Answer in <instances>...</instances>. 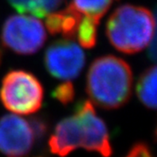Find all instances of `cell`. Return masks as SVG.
<instances>
[{
  "label": "cell",
  "instance_id": "cell-15",
  "mask_svg": "<svg viewBox=\"0 0 157 157\" xmlns=\"http://www.w3.org/2000/svg\"><path fill=\"white\" fill-rule=\"evenodd\" d=\"M149 56H150V58L152 61H155V58H156V41H155V35L152 37L151 41L150 42Z\"/></svg>",
  "mask_w": 157,
  "mask_h": 157
},
{
  "label": "cell",
  "instance_id": "cell-10",
  "mask_svg": "<svg viewBox=\"0 0 157 157\" xmlns=\"http://www.w3.org/2000/svg\"><path fill=\"white\" fill-rule=\"evenodd\" d=\"M64 0H8L20 13H30L32 16L44 18L54 13Z\"/></svg>",
  "mask_w": 157,
  "mask_h": 157
},
{
  "label": "cell",
  "instance_id": "cell-14",
  "mask_svg": "<svg viewBox=\"0 0 157 157\" xmlns=\"http://www.w3.org/2000/svg\"><path fill=\"white\" fill-rule=\"evenodd\" d=\"M52 96L54 98L63 104L66 105L69 102H71L74 96H75V90H74V85L70 82H64L61 84H59L57 87L54 89L52 93Z\"/></svg>",
  "mask_w": 157,
  "mask_h": 157
},
{
  "label": "cell",
  "instance_id": "cell-2",
  "mask_svg": "<svg viewBox=\"0 0 157 157\" xmlns=\"http://www.w3.org/2000/svg\"><path fill=\"white\" fill-rule=\"evenodd\" d=\"M154 15L148 9L126 4L117 8L106 23V35L116 49L134 54L149 46L155 35Z\"/></svg>",
  "mask_w": 157,
  "mask_h": 157
},
{
  "label": "cell",
  "instance_id": "cell-11",
  "mask_svg": "<svg viewBox=\"0 0 157 157\" xmlns=\"http://www.w3.org/2000/svg\"><path fill=\"white\" fill-rule=\"evenodd\" d=\"M140 101L150 109L156 107V67L151 66L141 74L136 87Z\"/></svg>",
  "mask_w": 157,
  "mask_h": 157
},
{
  "label": "cell",
  "instance_id": "cell-4",
  "mask_svg": "<svg viewBox=\"0 0 157 157\" xmlns=\"http://www.w3.org/2000/svg\"><path fill=\"white\" fill-rule=\"evenodd\" d=\"M47 40L46 28L35 16L12 15L3 25L2 44L18 54L29 55L42 48Z\"/></svg>",
  "mask_w": 157,
  "mask_h": 157
},
{
  "label": "cell",
  "instance_id": "cell-5",
  "mask_svg": "<svg viewBox=\"0 0 157 157\" xmlns=\"http://www.w3.org/2000/svg\"><path fill=\"white\" fill-rule=\"evenodd\" d=\"M85 64L83 50L71 40L53 43L44 53V65L51 76L62 81L76 78Z\"/></svg>",
  "mask_w": 157,
  "mask_h": 157
},
{
  "label": "cell",
  "instance_id": "cell-13",
  "mask_svg": "<svg viewBox=\"0 0 157 157\" xmlns=\"http://www.w3.org/2000/svg\"><path fill=\"white\" fill-rule=\"evenodd\" d=\"M98 24L95 21L82 17L76 31V38L82 47L92 48L97 43V32Z\"/></svg>",
  "mask_w": 157,
  "mask_h": 157
},
{
  "label": "cell",
  "instance_id": "cell-3",
  "mask_svg": "<svg viewBox=\"0 0 157 157\" xmlns=\"http://www.w3.org/2000/svg\"><path fill=\"white\" fill-rule=\"evenodd\" d=\"M0 99L12 113L30 115L42 107L44 88L38 78L24 70H13L2 80Z\"/></svg>",
  "mask_w": 157,
  "mask_h": 157
},
{
  "label": "cell",
  "instance_id": "cell-7",
  "mask_svg": "<svg viewBox=\"0 0 157 157\" xmlns=\"http://www.w3.org/2000/svg\"><path fill=\"white\" fill-rule=\"evenodd\" d=\"M75 115L80 120L82 132V147L88 151L98 152L103 157H111L113 149L109 132L103 120L95 111L92 102L83 100L78 104Z\"/></svg>",
  "mask_w": 157,
  "mask_h": 157
},
{
  "label": "cell",
  "instance_id": "cell-1",
  "mask_svg": "<svg viewBox=\"0 0 157 157\" xmlns=\"http://www.w3.org/2000/svg\"><path fill=\"white\" fill-rule=\"evenodd\" d=\"M132 72L123 59L106 55L96 59L86 78V92L92 101L103 109H117L132 96Z\"/></svg>",
  "mask_w": 157,
  "mask_h": 157
},
{
  "label": "cell",
  "instance_id": "cell-9",
  "mask_svg": "<svg viewBox=\"0 0 157 157\" xmlns=\"http://www.w3.org/2000/svg\"><path fill=\"white\" fill-rule=\"evenodd\" d=\"M46 27L53 35L62 34L65 39L75 38L78 26L82 16L69 6L58 13L46 16Z\"/></svg>",
  "mask_w": 157,
  "mask_h": 157
},
{
  "label": "cell",
  "instance_id": "cell-6",
  "mask_svg": "<svg viewBox=\"0 0 157 157\" xmlns=\"http://www.w3.org/2000/svg\"><path fill=\"white\" fill-rule=\"evenodd\" d=\"M31 121L16 115L0 118V151L10 157L28 154L37 140Z\"/></svg>",
  "mask_w": 157,
  "mask_h": 157
},
{
  "label": "cell",
  "instance_id": "cell-16",
  "mask_svg": "<svg viewBox=\"0 0 157 157\" xmlns=\"http://www.w3.org/2000/svg\"><path fill=\"white\" fill-rule=\"evenodd\" d=\"M0 63H1V53H0Z\"/></svg>",
  "mask_w": 157,
  "mask_h": 157
},
{
  "label": "cell",
  "instance_id": "cell-12",
  "mask_svg": "<svg viewBox=\"0 0 157 157\" xmlns=\"http://www.w3.org/2000/svg\"><path fill=\"white\" fill-rule=\"evenodd\" d=\"M114 1L116 0H72L69 7L82 17L89 18L99 24Z\"/></svg>",
  "mask_w": 157,
  "mask_h": 157
},
{
  "label": "cell",
  "instance_id": "cell-8",
  "mask_svg": "<svg viewBox=\"0 0 157 157\" xmlns=\"http://www.w3.org/2000/svg\"><path fill=\"white\" fill-rule=\"evenodd\" d=\"M82 132L76 115L60 121L48 140L50 151L60 157H65L78 148L82 147Z\"/></svg>",
  "mask_w": 157,
  "mask_h": 157
}]
</instances>
